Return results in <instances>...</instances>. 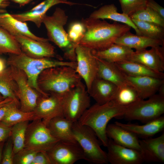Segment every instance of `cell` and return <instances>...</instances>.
Here are the masks:
<instances>
[{
	"label": "cell",
	"instance_id": "cell-1",
	"mask_svg": "<svg viewBox=\"0 0 164 164\" xmlns=\"http://www.w3.org/2000/svg\"><path fill=\"white\" fill-rule=\"evenodd\" d=\"M81 21L85 26L86 32L79 45L93 51L102 50L108 48L131 28L118 22L110 23L104 20L89 17L83 18Z\"/></svg>",
	"mask_w": 164,
	"mask_h": 164
},
{
	"label": "cell",
	"instance_id": "cell-2",
	"mask_svg": "<svg viewBox=\"0 0 164 164\" xmlns=\"http://www.w3.org/2000/svg\"><path fill=\"white\" fill-rule=\"evenodd\" d=\"M81 80L74 68L63 66L44 70L39 75L37 83L43 92L63 97Z\"/></svg>",
	"mask_w": 164,
	"mask_h": 164
},
{
	"label": "cell",
	"instance_id": "cell-3",
	"mask_svg": "<svg viewBox=\"0 0 164 164\" xmlns=\"http://www.w3.org/2000/svg\"><path fill=\"white\" fill-rule=\"evenodd\" d=\"M128 107L117 105L112 101L103 104L96 103L90 106L78 121L92 129L103 145L106 147L108 138L106 129L108 122L114 118L122 117Z\"/></svg>",
	"mask_w": 164,
	"mask_h": 164
},
{
	"label": "cell",
	"instance_id": "cell-4",
	"mask_svg": "<svg viewBox=\"0 0 164 164\" xmlns=\"http://www.w3.org/2000/svg\"><path fill=\"white\" fill-rule=\"evenodd\" d=\"M7 62L9 66L16 67L23 71L27 77L29 85L44 96L49 95L42 91L37 83L38 77L43 70L59 66H68L75 69L76 67V62L50 58H34L26 55L22 52L19 54H10Z\"/></svg>",
	"mask_w": 164,
	"mask_h": 164
},
{
	"label": "cell",
	"instance_id": "cell-5",
	"mask_svg": "<svg viewBox=\"0 0 164 164\" xmlns=\"http://www.w3.org/2000/svg\"><path fill=\"white\" fill-rule=\"evenodd\" d=\"M67 20L65 11L57 7L52 15L45 16L43 23L46 29L49 40L62 50L66 59L69 61L76 62L75 48L77 45L70 41L64 28Z\"/></svg>",
	"mask_w": 164,
	"mask_h": 164
},
{
	"label": "cell",
	"instance_id": "cell-6",
	"mask_svg": "<svg viewBox=\"0 0 164 164\" xmlns=\"http://www.w3.org/2000/svg\"><path fill=\"white\" fill-rule=\"evenodd\" d=\"M72 130L76 141L83 152L85 160L93 164L108 163L107 153L101 148L92 129L77 121L73 123Z\"/></svg>",
	"mask_w": 164,
	"mask_h": 164
},
{
	"label": "cell",
	"instance_id": "cell-7",
	"mask_svg": "<svg viewBox=\"0 0 164 164\" xmlns=\"http://www.w3.org/2000/svg\"><path fill=\"white\" fill-rule=\"evenodd\" d=\"M164 113V96L156 94L147 99H141L128 107L122 117L126 120L146 123Z\"/></svg>",
	"mask_w": 164,
	"mask_h": 164
},
{
	"label": "cell",
	"instance_id": "cell-8",
	"mask_svg": "<svg viewBox=\"0 0 164 164\" xmlns=\"http://www.w3.org/2000/svg\"><path fill=\"white\" fill-rule=\"evenodd\" d=\"M90 97L80 81L62 97L64 117L73 122L78 121L90 106Z\"/></svg>",
	"mask_w": 164,
	"mask_h": 164
},
{
	"label": "cell",
	"instance_id": "cell-9",
	"mask_svg": "<svg viewBox=\"0 0 164 164\" xmlns=\"http://www.w3.org/2000/svg\"><path fill=\"white\" fill-rule=\"evenodd\" d=\"M60 141L41 120H34L27 128L25 148L47 152Z\"/></svg>",
	"mask_w": 164,
	"mask_h": 164
},
{
	"label": "cell",
	"instance_id": "cell-10",
	"mask_svg": "<svg viewBox=\"0 0 164 164\" xmlns=\"http://www.w3.org/2000/svg\"><path fill=\"white\" fill-rule=\"evenodd\" d=\"M11 74L17 86V97L20 103V109L26 112L33 111L41 95L28 84L24 72L16 67L9 66Z\"/></svg>",
	"mask_w": 164,
	"mask_h": 164
},
{
	"label": "cell",
	"instance_id": "cell-11",
	"mask_svg": "<svg viewBox=\"0 0 164 164\" xmlns=\"http://www.w3.org/2000/svg\"><path fill=\"white\" fill-rule=\"evenodd\" d=\"M75 53L76 67L75 70L84 81L88 91L93 81L97 77V60L91 49L80 45L76 46Z\"/></svg>",
	"mask_w": 164,
	"mask_h": 164
},
{
	"label": "cell",
	"instance_id": "cell-12",
	"mask_svg": "<svg viewBox=\"0 0 164 164\" xmlns=\"http://www.w3.org/2000/svg\"><path fill=\"white\" fill-rule=\"evenodd\" d=\"M35 119L47 125L53 118L64 116L62 97L54 94L41 95L33 111Z\"/></svg>",
	"mask_w": 164,
	"mask_h": 164
},
{
	"label": "cell",
	"instance_id": "cell-13",
	"mask_svg": "<svg viewBox=\"0 0 164 164\" xmlns=\"http://www.w3.org/2000/svg\"><path fill=\"white\" fill-rule=\"evenodd\" d=\"M47 152L52 164H73L84 160L83 152L77 142L60 141Z\"/></svg>",
	"mask_w": 164,
	"mask_h": 164
},
{
	"label": "cell",
	"instance_id": "cell-14",
	"mask_svg": "<svg viewBox=\"0 0 164 164\" xmlns=\"http://www.w3.org/2000/svg\"><path fill=\"white\" fill-rule=\"evenodd\" d=\"M14 37L22 52L29 57L37 58L56 57L63 60L56 55L54 47L49 42V40L39 41L21 35Z\"/></svg>",
	"mask_w": 164,
	"mask_h": 164
},
{
	"label": "cell",
	"instance_id": "cell-15",
	"mask_svg": "<svg viewBox=\"0 0 164 164\" xmlns=\"http://www.w3.org/2000/svg\"><path fill=\"white\" fill-rule=\"evenodd\" d=\"M107 153L111 164H141L144 162L140 152L118 145L108 139Z\"/></svg>",
	"mask_w": 164,
	"mask_h": 164
},
{
	"label": "cell",
	"instance_id": "cell-16",
	"mask_svg": "<svg viewBox=\"0 0 164 164\" xmlns=\"http://www.w3.org/2000/svg\"><path fill=\"white\" fill-rule=\"evenodd\" d=\"M129 60L141 63L158 72L164 71V45L134 51Z\"/></svg>",
	"mask_w": 164,
	"mask_h": 164
},
{
	"label": "cell",
	"instance_id": "cell-17",
	"mask_svg": "<svg viewBox=\"0 0 164 164\" xmlns=\"http://www.w3.org/2000/svg\"><path fill=\"white\" fill-rule=\"evenodd\" d=\"M124 74V73H123ZM127 83L133 87L142 99H145L156 94L164 79L149 76L133 77L124 74Z\"/></svg>",
	"mask_w": 164,
	"mask_h": 164
},
{
	"label": "cell",
	"instance_id": "cell-18",
	"mask_svg": "<svg viewBox=\"0 0 164 164\" xmlns=\"http://www.w3.org/2000/svg\"><path fill=\"white\" fill-rule=\"evenodd\" d=\"M140 152L144 162H164V133L155 138L139 140Z\"/></svg>",
	"mask_w": 164,
	"mask_h": 164
},
{
	"label": "cell",
	"instance_id": "cell-19",
	"mask_svg": "<svg viewBox=\"0 0 164 164\" xmlns=\"http://www.w3.org/2000/svg\"><path fill=\"white\" fill-rule=\"evenodd\" d=\"M60 3L70 5L78 4L68 1L64 2L62 0H45L27 11L11 14L20 21L32 22L39 28L48 10L53 6Z\"/></svg>",
	"mask_w": 164,
	"mask_h": 164
},
{
	"label": "cell",
	"instance_id": "cell-20",
	"mask_svg": "<svg viewBox=\"0 0 164 164\" xmlns=\"http://www.w3.org/2000/svg\"><path fill=\"white\" fill-rule=\"evenodd\" d=\"M0 27L14 36L21 35L39 41L49 40L36 36L30 31L25 22L16 19L8 13L0 14Z\"/></svg>",
	"mask_w": 164,
	"mask_h": 164
},
{
	"label": "cell",
	"instance_id": "cell-21",
	"mask_svg": "<svg viewBox=\"0 0 164 164\" xmlns=\"http://www.w3.org/2000/svg\"><path fill=\"white\" fill-rule=\"evenodd\" d=\"M118 87L109 81L97 77L87 91L96 103L103 104L112 100Z\"/></svg>",
	"mask_w": 164,
	"mask_h": 164
},
{
	"label": "cell",
	"instance_id": "cell-22",
	"mask_svg": "<svg viewBox=\"0 0 164 164\" xmlns=\"http://www.w3.org/2000/svg\"><path fill=\"white\" fill-rule=\"evenodd\" d=\"M95 19H109L128 25L135 30L136 34L141 35L138 28L132 19L128 15L118 12V9L114 4L104 5L93 12L89 17Z\"/></svg>",
	"mask_w": 164,
	"mask_h": 164
},
{
	"label": "cell",
	"instance_id": "cell-23",
	"mask_svg": "<svg viewBox=\"0 0 164 164\" xmlns=\"http://www.w3.org/2000/svg\"><path fill=\"white\" fill-rule=\"evenodd\" d=\"M106 133L108 138L117 144L140 151L139 140L137 136L115 123L108 125Z\"/></svg>",
	"mask_w": 164,
	"mask_h": 164
},
{
	"label": "cell",
	"instance_id": "cell-24",
	"mask_svg": "<svg viewBox=\"0 0 164 164\" xmlns=\"http://www.w3.org/2000/svg\"><path fill=\"white\" fill-rule=\"evenodd\" d=\"M115 43L125 46L135 51L147 49L148 47L164 45V41L150 38L142 35L134 34L128 31L118 38Z\"/></svg>",
	"mask_w": 164,
	"mask_h": 164
},
{
	"label": "cell",
	"instance_id": "cell-25",
	"mask_svg": "<svg viewBox=\"0 0 164 164\" xmlns=\"http://www.w3.org/2000/svg\"><path fill=\"white\" fill-rule=\"evenodd\" d=\"M114 123L137 136L147 138L154 135L164 129V117L162 115L142 125L125 124L117 121Z\"/></svg>",
	"mask_w": 164,
	"mask_h": 164
},
{
	"label": "cell",
	"instance_id": "cell-26",
	"mask_svg": "<svg viewBox=\"0 0 164 164\" xmlns=\"http://www.w3.org/2000/svg\"><path fill=\"white\" fill-rule=\"evenodd\" d=\"M73 122L64 116L52 119L47 126L52 135L60 141L77 143L73 133Z\"/></svg>",
	"mask_w": 164,
	"mask_h": 164
},
{
	"label": "cell",
	"instance_id": "cell-27",
	"mask_svg": "<svg viewBox=\"0 0 164 164\" xmlns=\"http://www.w3.org/2000/svg\"><path fill=\"white\" fill-rule=\"evenodd\" d=\"M95 57L97 65V77L109 81L118 87L128 84L124 74L114 63Z\"/></svg>",
	"mask_w": 164,
	"mask_h": 164
},
{
	"label": "cell",
	"instance_id": "cell-28",
	"mask_svg": "<svg viewBox=\"0 0 164 164\" xmlns=\"http://www.w3.org/2000/svg\"><path fill=\"white\" fill-rule=\"evenodd\" d=\"M134 51L128 47L115 43L102 50H92L96 57L114 63L128 60Z\"/></svg>",
	"mask_w": 164,
	"mask_h": 164
},
{
	"label": "cell",
	"instance_id": "cell-29",
	"mask_svg": "<svg viewBox=\"0 0 164 164\" xmlns=\"http://www.w3.org/2000/svg\"><path fill=\"white\" fill-rule=\"evenodd\" d=\"M120 71L127 75L139 77L149 76L164 78L163 72H158L141 63L129 60L114 63Z\"/></svg>",
	"mask_w": 164,
	"mask_h": 164
},
{
	"label": "cell",
	"instance_id": "cell-30",
	"mask_svg": "<svg viewBox=\"0 0 164 164\" xmlns=\"http://www.w3.org/2000/svg\"><path fill=\"white\" fill-rule=\"evenodd\" d=\"M141 99L135 89L127 84L118 87L111 101L118 105L127 107Z\"/></svg>",
	"mask_w": 164,
	"mask_h": 164
},
{
	"label": "cell",
	"instance_id": "cell-31",
	"mask_svg": "<svg viewBox=\"0 0 164 164\" xmlns=\"http://www.w3.org/2000/svg\"><path fill=\"white\" fill-rule=\"evenodd\" d=\"M17 89L16 83L8 67L0 74V94L4 99L11 98L19 103L16 96Z\"/></svg>",
	"mask_w": 164,
	"mask_h": 164
},
{
	"label": "cell",
	"instance_id": "cell-32",
	"mask_svg": "<svg viewBox=\"0 0 164 164\" xmlns=\"http://www.w3.org/2000/svg\"><path fill=\"white\" fill-rule=\"evenodd\" d=\"M132 19L141 35L150 38L164 41V27L151 22Z\"/></svg>",
	"mask_w": 164,
	"mask_h": 164
},
{
	"label": "cell",
	"instance_id": "cell-33",
	"mask_svg": "<svg viewBox=\"0 0 164 164\" xmlns=\"http://www.w3.org/2000/svg\"><path fill=\"white\" fill-rule=\"evenodd\" d=\"M29 121L18 123L12 126L10 136L15 155L25 148L26 132Z\"/></svg>",
	"mask_w": 164,
	"mask_h": 164
},
{
	"label": "cell",
	"instance_id": "cell-34",
	"mask_svg": "<svg viewBox=\"0 0 164 164\" xmlns=\"http://www.w3.org/2000/svg\"><path fill=\"white\" fill-rule=\"evenodd\" d=\"M19 106L17 104L14 105L1 121L9 126L12 127L21 122L35 120L34 111L26 112L22 111L19 108Z\"/></svg>",
	"mask_w": 164,
	"mask_h": 164
},
{
	"label": "cell",
	"instance_id": "cell-35",
	"mask_svg": "<svg viewBox=\"0 0 164 164\" xmlns=\"http://www.w3.org/2000/svg\"><path fill=\"white\" fill-rule=\"evenodd\" d=\"M22 52L14 36L0 27V55L7 53L17 54Z\"/></svg>",
	"mask_w": 164,
	"mask_h": 164
},
{
	"label": "cell",
	"instance_id": "cell-36",
	"mask_svg": "<svg viewBox=\"0 0 164 164\" xmlns=\"http://www.w3.org/2000/svg\"><path fill=\"white\" fill-rule=\"evenodd\" d=\"M129 17L132 19L154 23L164 27V19L147 6Z\"/></svg>",
	"mask_w": 164,
	"mask_h": 164
},
{
	"label": "cell",
	"instance_id": "cell-37",
	"mask_svg": "<svg viewBox=\"0 0 164 164\" xmlns=\"http://www.w3.org/2000/svg\"><path fill=\"white\" fill-rule=\"evenodd\" d=\"M85 32V27L81 21H75L70 24L67 33L70 41L77 45L83 37Z\"/></svg>",
	"mask_w": 164,
	"mask_h": 164
},
{
	"label": "cell",
	"instance_id": "cell-38",
	"mask_svg": "<svg viewBox=\"0 0 164 164\" xmlns=\"http://www.w3.org/2000/svg\"><path fill=\"white\" fill-rule=\"evenodd\" d=\"M122 13L129 16L147 6L146 0H118Z\"/></svg>",
	"mask_w": 164,
	"mask_h": 164
},
{
	"label": "cell",
	"instance_id": "cell-39",
	"mask_svg": "<svg viewBox=\"0 0 164 164\" xmlns=\"http://www.w3.org/2000/svg\"><path fill=\"white\" fill-rule=\"evenodd\" d=\"M39 151L24 148L14 155V164H31Z\"/></svg>",
	"mask_w": 164,
	"mask_h": 164
},
{
	"label": "cell",
	"instance_id": "cell-40",
	"mask_svg": "<svg viewBox=\"0 0 164 164\" xmlns=\"http://www.w3.org/2000/svg\"><path fill=\"white\" fill-rule=\"evenodd\" d=\"M14 155L13 143L10 137L4 149L2 156L1 163L2 164H14Z\"/></svg>",
	"mask_w": 164,
	"mask_h": 164
},
{
	"label": "cell",
	"instance_id": "cell-41",
	"mask_svg": "<svg viewBox=\"0 0 164 164\" xmlns=\"http://www.w3.org/2000/svg\"><path fill=\"white\" fill-rule=\"evenodd\" d=\"M31 164H52L46 152L38 151L34 156Z\"/></svg>",
	"mask_w": 164,
	"mask_h": 164
},
{
	"label": "cell",
	"instance_id": "cell-42",
	"mask_svg": "<svg viewBox=\"0 0 164 164\" xmlns=\"http://www.w3.org/2000/svg\"><path fill=\"white\" fill-rule=\"evenodd\" d=\"M146 5L164 19V8L154 0H146Z\"/></svg>",
	"mask_w": 164,
	"mask_h": 164
},
{
	"label": "cell",
	"instance_id": "cell-43",
	"mask_svg": "<svg viewBox=\"0 0 164 164\" xmlns=\"http://www.w3.org/2000/svg\"><path fill=\"white\" fill-rule=\"evenodd\" d=\"M12 127L0 121V143L10 136Z\"/></svg>",
	"mask_w": 164,
	"mask_h": 164
},
{
	"label": "cell",
	"instance_id": "cell-44",
	"mask_svg": "<svg viewBox=\"0 0 164 164\" xmlns=\"http://www.w3.org/2000/svg\"><path fill=\"white\" fill-rule=\"evenodd\" d=\"M15 104L20 105V104L19 102L13 100L0 107V121L7 114L10 108Z\"/></svg>",
	"mask_w": 164,
	"mask_h": 164
},
{
	"label": "cell",
	"instance_id": "cell-45",
	"mask_svg": "<svg viewBox=\"0 0 164 164\" xmlns=\"http://www.w3.org/2000/svg\"><path fill=\"white\" fill-rule=\"evenodd\" d=\"M7 62L0 56V74L4 72L8 68Z\"/></svg>",
	"mask_w": 164,
	"mask_h": 164
},
{
	"label": "cell",
	"instance_id": "cell-46",
	"mask_svg": "<svg viewBox=\"0 0 164 164\" xmlns=\"http://www.w3.org/2000/svg\"><path fill=\"white\" fill-rule=\"evenodd\" d=\"M18 4L20 6H24L31 2L32 0H10Z\"/></svg>",
	"mask_w": 164,
	"mask_h": 164
},
{
	"label": "cell",
	"instance_id": "cell-47",
	"mask_svg": "<svg viewBox=\"0 0 164 164\" xmlns=\"http://www.w3.org/2000/svg\"><path fill=\"white\" fill-rule=\"evenodd\" d=\"M10 0H0V13L2 12V9L6 7L9 5Z\"/></svg>",
	"mask_w": 164,
	"mask_h": 164
},
{
	"label": "cell",
	"instance_id": "cell-48",
	"mask_svg": "<svg viewBox=\"0 0 164 164\" xmlns=\"http://www.w3.org/2000/svg\"><path fill=\"white\" fill-rule=\"evenodd\" d=\"M13 100L12 99L9 98L5 99L3 101H0V107L7 104Z\"/></svg>",
	"mask_w": 164,
	"mask_h": 164
},
{
	"label": "cell",
	"instance_id": "cell-49",
	"mask_svg": "<svg viewBox=\"0 0 164 164\" xmlns=\"http://www.w3.org/2000/svg\"><path fill=\"white\" fill-rule=\"evenodd\" d=\"M4 141L0 143V163H1L2 159V152L4 146Z\"/></svg>",
	"mask_w": 164,
	"mask_h": 164
},
{
	"label": "cell",
	"instance_id": "cell-50",
	"mask_svg": "<svg viewBox=\"0 0 164 164\" xmlns=\"http://www.w3.org/2000/svg\"><path fill=\"white\" fill-rule=\"evenodd\" d=\"M5 99L0 94V101H3Z\"/></svg>",
	"mask_w": 164,
	"mask_h": 164
},
{
	"label": "cell",
	"instance_id": "cell-51",
	"mask_svg": "<svg viewBox=\"0 0 164 164\" xmlns=\"http://www.w3.org/2000/svg\"><path fill=\"white\" fill-rule=\"evenodd\" d=\"M62 0L64 2H67V0Z\"/></svg>",
	"mask_w": 164,
	"mask_h": 164
}]
</instances>
